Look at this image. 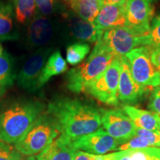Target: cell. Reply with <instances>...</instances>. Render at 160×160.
<instances>
[{"label":"cell","instance_id":"cell-1","mask_svg":"<svg viewBox=\"0 0 160 160\" xmlns=\"http://www.w3.org/2000/svg\"><path fill=\"white\" fill-rule=\"evenodd\" d=\"M47 112L54 118L60 133L72 142L100 129L101 111L81 100L59 98L49 103Z\"/></svg>","mask_w":160,"mask_h":160},{"label":"cell","instance_id":"cell-2","mask_svg":"<svg viewBox=\"0 0 160 160\" xmlns=\"http://www.w3.org/2000/svg\"><path fill=\"white\" fill-rule=\"evenodd\" d=\"M45 109L39 100L18 98L5 102L0 105V140L14 145Z\"/></svg>","mask_w":160,"mask_h":160},{"label":"cell","instance_id":"cell-3","mask_svg":"<svg viewBox=\"0 0 160 160\" xmlns=\"http://www.w3.org/2000/svg\"><path fill=\"white\" fill-rule=\"evenodd\" d=\"M116 57L102 41L99 40L85 62L68 72L66 86L73 93L85 92L88 85L101 75Z\"/></svg>","mask_w":160,"mask_h":160},{"label":"cell","instance_id":"cell-4","mask_svg":"<svg viewBox=\"0 0 160 160\" xmlns=\"http://www.w3.org/2000/svg\"><path fill=\"white\" fill-rule=\"evenodd\" d=\"M60 134L54 118L44 111L13 145L22 155L31 157L41 153Z\"/></svg>","mask_w":160,"mask_h":160},{"label":"cell","instance_id":"cell-5","mask_svg":"<svg viewBox=\"0 0 160 160\" xmlns=\"http://www.w3.org/2000/svg\"><path fill=\"white\" fill-rule=\"evenodd\" d=\"M120 71L121 57H116L111 65L88 85L85 92L106 105H117Z\"/></svg>","mask_w":160,"mask_h":160},{"label":"cell","instance_id":"cell-6","mask_svg":"<svg viewBox=\"0 0 160 160\" xmlns=\"http://www.w3.org/2000/svg\"><path fill=\"white\" fill-rule=\"evenodd\" d=\"M133 78L145 88L160 85V71L151 59V48L141 46L125 55Z\"/></svg>","mask_w":160,"mask_h":160},{"label":"cell","instance_id":"cell-7","mask_svg":"<svg viewBox=\"0 0 160 160\" xmlns=\"http://www.w3.org/2000/svg\"><path fill=\"white\" fill-rule=\"evenodd\" d=\"M51 52V48H41L28 59L16 78L21 88L28 92L37 91L39 79Z\"/></svg>","mask_w":160,"mask_h":160},{"label":"cell","instance_id":"cell-8","mask_svg":"<svg viewBox=\"0 0 160 160\" xmlns=\"http://www.w3.org/2000/svg\"><path fill=\"white\" fill-rule=\"evenodd\" d=\"M101 121L103 129L119 145L136 136L137 128L123 110L116 108L101 111Z\"/></svg>","mask_w":160,"mask_h":160},{"label":"cell","instance_id":"cell-9","mask_svg":"<svg viewBox=\"0 0 160 160\" xmlns=\"http://www.w3.org/2000/svg\"><path fill=\"white\" fill-rule=\"evenodd\" d=\"M154 8L147 0H128L125 4L126 27L141 37L148 33Z\"/></svg>","mask_w":160,"mask_h":160},{"label":"cell","instance_id":"cell-10","mask_svg":"<svg viewBox=\"0 0 160 160\" xmlns=\"http://www.w3.org/2000/svg\"><path fill=\"white\" fill-rule=\"evenodd\" d=\"M72 145L76 151L100 156L117 151L119 144L105 130L100 128L73 140Z\"/></svg>","mask_w":160,"mask_h":160},{"label":"cell","instance_id":"cell-11","mask_svg":"<svg viewBox=\"0 0 160 160\" xmlns=\"http://www.w3.org/2000/svg\"><path fill=\"white\" fill-rule=\"evenodd\" d=\"M106 47L117 57H122L140 45L139 37L126 26L104 32L101 39Z\"/></svg>","mask_w":160,"mask_h":160},{"label":"cell","instance_id":"cell-12","mask_svg":"<svg viewBox=\"0 0 160 160\" xmlns=\"http://www.w3.org/2000/svg\"><path fill=\"white\" fill-rule=\"evenodd\" d=\"M147 91V88L140 85L135 81L131 74L127 58L121 57L119 85H118V100L126 105L137 103Z\"/></svg>","mask_w":160,"mask_h":160},{"label":"cell","instance_id":"cell-13","mask_svg":"<svg viewBox=\"0 0 160 160\" xmlns=\"http://www.w3.org/2000/svg\"><path fill=\"white\" fill-rule=\"evenodd\" d=\"M53 35V25L46 16L37 15L30 22L27 42L30 47H42L48 44Z\"/></svg>","mask_w":160,"mask_h":160},{"label":"cell","instance_id":"cell-14","mask_svg":"<svg viewBox=\"0 0 160 160\" xmlns=\"http://www.w3.org/2000/svg\"><path fill=\"white\" fill-rule=\"evenodd\" d=\"M93 23L102 33L108 30L125 26V5H103Z\"/></svg>","mask_w":160,"mask_h":160},{"label":"cell","instance_id":"cell-15","mask_svg":"<svg viewBox=\"0 0 160 160\" xmlns=\"http://www.w3.org/2000/svg\"><path fill=\"white\" fill-rule=\"evenodd\" d=\"M76 151L71 140L59 135L37 155V160H73Z\"/></svg>","mask_w":160,"mask_h":160},{"label":"cell","instance_id":"cell-16","mask_svg":"<svg viewBox=\"0 0 160 160\" xmlns=\"http://www.w3.org/2000/svg\"><path fill=\"white\" fill-rule=\"evenodd\" d=\"M96 157L97 160H160V148L128 149Z\"/></svg>","mask_w":160,"mask_h":160},{"label":"cell","instance_id":"cell-17","mask_svg":"<svg viewBox=\"0 0 160 160\" xmlns=\"http://www.w3.org/2000/svg\"><path fill=\"white\" fill-rule=\"evenodd\" d=\"M14 9L10 3H0V41H15L19 37Z\"/></svg>","mask_w":160,"mask_h":160},{"label":"cell","instance_id":"cell-18","mask_svg":"<svg viewBox=\"0 0 160 160\" xmlns=\"http://www.w3.org/2000/svg\"><path fill=\"white\" fill-rule=\"evenodd\" d=\"M70 33L76 39L88 42H97L102 37L103 33L97 28L92 22L80 19L71 17L69 19Z\"/></svg>","mask_w":160,"mask_h":160},{"label":"cell","instance_id":"cell-19","mask_svg":"<svg viewBox=\"0 0 160 160\" xmlns=\"http://www.w3.org/2000/svg\"><path fill=\"white\" fill-rule=\"evenodd\" d=\"M122 110L132 120L137 128L158 131L157 113L139 109L131 105H125Z\"/></svg>","mask_w":160,"mask_h":160},{"label":"cell","instance_id":"cell-20","mask_svg":"<svg viewBox=\"0 0 160 160\" xmlns=\"http://www.w3.org/2000/svg\"><path fill=\"white\" fill-rule=\"evenodd\" d=\"M67 62L64 59L60 51H57L52 53L43 68L38 84V90L42 88L51 77L61 74L67 71Z\"/></svg>","mask_w":160,"mask_h":160},{"label":"cell","instance_id":"cell-21","mask_svg":"<svg viewBox=\"0 0 160 160\" xmlns=\"http://www.w3.org/2000/svg\"><path fill=\"white\" fill-rule=\"evenodd\" d=\"M78 17L93 23L102 7V0H67Z\"/></svg>","mask_w":160,"mask_h":160},{"label":"cell","instance_id":"cell-22","mask_svg":"<svg viewBox=\"0 0 160 160\" xmlns=\"http://www.w3.org/2000/svg\"><path fill=\"white\" fill-rule=\"evenodd\" d=\"M16 78L14 62L9 53L4 52L0 56V98L13 86Z\"/></svg>","mask_w":160,"mask_h":160},{"label":"cell","instance_id":"cell-23","mask_svg":"<svg viewBox=\"0 0 160 160\" xmlns=\"http://www.w3.org/2000/svg\"><path fill=\"white\" fill-rule=\"evenodd\" d=\"M14 13L19 24H29L35 17L37 5L35 0H14Z\"/></svg>","mask_w":160,"mask_h":160},{"label":"cell","instance_id":"cell-24","mask_svg":"<svg viewBox=\"0 0 160 160\" xmlns=\"http://www.w3.org/2000/svg\"><path fill=\"white\" fill-rule=\"evenodd\" d=\"M91 47L85 42H77L70 45L66 50V59L71 65L81 63L90 53Z\"/></svg>","mask_w":160,"mask_h":160},{"label":"cell","instance_id":"cell-25","mask_svg":"<svg viewBox=\"0 0 160 160\" xmlns=\"http://www.w3.org/2000/svg\"><path fill=\"white\" fill-rule=\"evenodd\" d=\"M140 45L150 48L160 47V15L152 20L148 33L139 37Z\"/></svg>","mask_w":160,"mask_h":160},{"label":"cell","instance_id":"cell-26","mask_svg":"<svg viewBox=\"0 0 160 160\" xmlns=\"http://www.w3.org/2000/svg\"><path fill=\"white\" fill-rule=\"evenodd\" d=\"M0 160H25V158L14 145L0 141Z\"/></svg>","mask_w":160,"mask_h":160},{"label":"cell","instance_id":"cell-27","mask_svg":"<svg viewBox=\"0 0 160 160\" xmlns=\"http://www.w3.org/2000/svg\"><path fill=\"white\" fill-rule=\"evenodd\" d=\"M136 135L145 139L151 147L160 148V131H149V130L137 128Z\"/></svg>","mask_w":160,"mask_h":160},{"label":"cell","instance_id":"cell-28","mask_svg":"<svg viewBox=\"0 0 160 160\" xmlns=\"http://www.w3.org/2000/svg\"><path fill=\"white\" fill-rule=\"evenodd\" d=\"M151 147L150 144L143 138L139 136H134L128 141L125 143L121 144L117 148L118 151H125L128 149H138V148H145Z\"/></svg>","mask_w":160,"mask_h":160},{"label":"cell","instance_id":"cell-29","mask_svg":"<svg viewBox=\"0 0 160 160\" xmlns=\"http://www.w3.org/2000/svg\"><path fill=\"white\" fill-rule=\"evenodd\" d=\"M37 8L42 15L48 16L55 11L54 0H35Z\"/></svg>","mask_w":160,"mask_h":160},{"label":"cell","instance_id":"cell-30","mask_svg":"<svg viewBox=\"0 0 160 160\" xmlns=\"http://www.w3.org/2000/svg\"><path fill=\"white\" fill-rule=\"evenodd\" d=\"M148 108L151 112L160 116V85L154 88L149 99Z\"/></svg>","mask_w":160,"mask_h":160},{"label":"cell","instance_id":"cell-31","mask_svg":"<svg viewBox=\"0 0 160 160\" xmlns=\"http://www.w3.org/2000/svg\"><path fill=\"white\" fill-rule=\"evenodd\" d=\"M151 59L160 71V47L151 48Z\"/></svg>","mask_w":160,"mask_h":160},{"label":"cell","instance_id":"cell-32","mask_svg":"<svg viewBox=\"0 0 160 160\" xmlns=\"http://www.w3.org/2000/svg\"><path fill=\"white\" fill-rule=\"evenodd\" d=\"M73 160H97L96 155L85 153L83 151H77L75 153Z\"/></svg>","mask_w":160,"mask_h":160},{"label":"cell","instance_id":"cell-33","mask_svg":"<svg viewBox=\"0 0 160 160\" xmlns=\"http://www.w3.org/2000/svg\"><path fill=\"white\" fill-rule=\"evenodd\" d=\"M103 5H124L127 2L128 0H102Z\"/></svg>","mask_w":160,"mask_h":160},{"label":"cell","instance_id":"cell-34","mask_svg":"<svg viewBox=\"0 0 160 160\" xmlns=\"http://www.w3.org/2000/svg\"><path fill=\"white\" fill-rule=\"evenodd\" d=\"M25 160H37V158H35L34 156H31V157H27Z\"/></svg>","mask_w":160,"mask_h":160},{"label":"cell","instance_id":"cell-35","mask_svg":"<svg viewBox=\"0 0 160 160\" xmlns=\"http://www.w3.org/2000/svg\"><path fill=\"white\" fill-rule=\"evenodd\" d=\"M157 119L158 122V127H159V130L160 131V116L157 114Z\"/></svg>","mask_w":160,"mask_h":160},{"label":"cell","instance_id":"cell-36","mask_svg":"<svg viewBox=\"0 0 160 160\" xmlns=\"http://www.w3.org/2000/svg\"><path fill=\"white\" fill-rule=\"evenodd\" d=\"M5 52V51H4V48L2 47V45L0 44V56H1L2 54H3V53Z\"/></svg>","mask_w":160,"mask_h":160},{"label":"cell","instance_id":"cell-37","mask_svg":"<svg viewBox=\"0 0 160 160\" xmlns=\"http://www.w3.org/2000/svg\"><path fill=\"white\" fill-rule=\"evenodd\" d=\"M147 1H148L149 2H156V1H157V0H147Z\"/></svg>","mask_w":160,"mask_h":160},{"label":"cell","instance_id":"cell-38","mask_svg":"<svg viewBox=\"0 0 160 160\" xmlns=\"http://www.w3.org/2000/svg\"><path fill=\"white\" fill-rule=\"evenodd\" d=\"M0 141H1V140H0Z\"/></svg>","mask_w":160,"mask_h":160}]
</instances>
